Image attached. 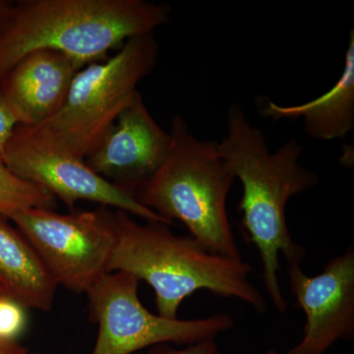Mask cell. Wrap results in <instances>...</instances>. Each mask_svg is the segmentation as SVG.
I'll list each match as a JSON object with an SVG mask.
<instances>
[{
	"instance_id": "17",
	"label": "cell",
	"mask_w": 354,
	"mask_h": 354,
	"mask_svg": "<svg viewBox=\"0 0 354 354\" xmlns=\"http://www.w3.org/2000/svg\"><path fill=\"white\" fill-rule=\"evenodd\" d=\"M153 354H221V351L216 339H206V341L189 344L180 349L162 348Z\"/></svg>"
},
{
	"instance_id": "12",
	"label": "cell",
	"mask_w": 354,
	"mask_h": 354,
	"mask_svg": "<svg viewBox=\"0 0 354 354\" xmlns=\"http://www.w3.org/2000/svg\"><path fill=\"white\" fill-rule=\"evenodd\" d=\"M261 114L274 121L302 118L305 132L319 141L346 138L354 127V30L349 32L344 72L329 91L297 106L268 101Z\"/></svg>"
},
{
	"instance_id": "18",
	"label": "cell",
	"mask_w": 354,
	"mask_h": 354,
	"mask_svg": "<svg viewBox=\"0 0 354 354\" xmlns=\"http://www.w3.org/2000/svg\"><path fill=\"white\" fill-rule=\"evenodd\" d=\"M27 348H24L17 341L0 339V354H29Z\"/></svg>"
},
{
	"instance_id": "21",
	"label": "cell",
	"mask_w": 354,
	"mask_h": 354,
	"mask_svg": "<svg viewBox=\"0 0 354 354\" xmlns=\"http://www.w3.org/2000/svg\"><path fill=\"white\" fill-rule=\"evenodd\" d=\"M3 295H6V297H7L6 292H4V291L2 290L1 288H0V297H3Z\"/></svg>"
},
{
	"instance_id": "1",
	"label": "cell",
	"mask_w": 354,
	"mask_h": 354,
	"mask_svg": "<svg viewBox=\"0 0 354 354\" xmlns=\"http://www.w3.org/2000/svg\"><path fill=\"white\" fill-rule=\"evenodd\" d=\"M216 146L242 184V225L259 251L265 290L274 308L285 314L288 302L279 283V255L290 266L301 265L306 256L304 247L291 236L286 206L291 198L316 186L320 177L300 164L304 147L297 138L271 152L264 133L251 124L239 104L228 109L227 134Z\"/></svg>"
},
{
	"instance_id": "16",
	"label": "cell",
	"mask_w": 354,
	"mask_h": 354,
	"mask_svg": "<svg viewBox=\"0 0 354 354\" xmlns=\"http://www.w3.org/2000/svg\"><path fill=\"white\" fill-rule=\"evenodd\" d=\"M18 125H19V121L16 118L10 104L0 91V156L1 157L7 143Z\"/></svg>"
},
{
	"instance_id": "15",
	"label": "cell",
	"mask_w": 354,
	"mask_h": 354,
	"mask_svg": "<svg viewBox=\"0 0 354 354\" xmlns=\"http://www.w3.org/2000/svg\"><path fill=\"white\" fill-rule=\"evenodd\" d=\"M27 324L26 308L12 298L0 297V339L17 341Z\"/></svg>"
},
{
	"instance_id": "11",
	"label": "cell",
	"mask_w": 354,
	"mask_h": 354,
	"mask_svg": "<svg viewBox=\"0 0 354 354\" xmlns=\"http://www.w3.org/2000/svg\"><path fill=\"white\" fill-rule=\"evenodd\" d=\"M80 69L64 53L35 50L7 72L0 80V91L19 125L39 127L62 108Z\"/></svg>"
},
{
	"instance_id": "2",
	"label": "cell",
	"mask_w": 354,
	"mask_h": 354,
	"mask_svg": "<svg viewBox=\"0 0 354 354\" xmlns=\"http://www.w3.org/2000/svg\"><path fill=\"white\" fill-rule=\"evenodd\" d=\"M167 3L148 0H21L0 29V80L35 50L64 53L81 68L106 60L128 39L171 20Z\"/></svg>"
},
{
	"instance_id": "14",
	"label": "cell",
	"mask_w": 354,
	"mask_h": 354,
	"mask_svg": "<svg viewBox=\"0 0 354 354\" xmlns=\"http://www.w3.org/2000/svg\"><path fill=\"white\" fill-rule=\"evenodd\" d=\"M57 201L44 188L16 176L0 156V216L10 221L26 209H55Z\"/></svg>"
},
{
	"instance_id": "5",
	"label": "cell",
	"mask_w": 354,
	"mask_h": 354,
	"mask_svg": "<svg viewBox=\"0 0 354 354\" xmlns=\"http://www.w3.org/2000/svg\"><path fill=\"white\" fill-rule=\"evenodd\" d=\"M158 55L155 35L128 39L113 57L79 70L59 111L29 128L53 145L85 158L129 106L139 83L155 69Z\"/></svg>"
},
{
	"instance_id": "19",
	"label": "cell",
	"mask_w": 354,
	"mask_h": 354,
	"mask_svg": "<svg viewBox=\"0 0 354 354\" xmlns=\"http://www.w3.org/2000/svg\"><path fill=\"white\" fill-rule=\"evenodd\" d=\"M11 6H12V2L7 1V0H0V29H1L7 15H8Z\"/></svg>"
},
{
	"instance_id": "20",
	"label": "cell",
	"mask_w": 354,
	"mask_h": 354,
	"mask_svg": "<svg viewBox=\"0 0 354 354\" xmlns=\"http://www.w3.org/2000/svg\"><path fill=\"white\" fill-rule=\"evenodd\" d=\"M260 354H281V353H279L278 351H274V349H270V351H265V353H262ZM286 354H292V353H290V351H288V353Z\"/></svg>"
},
{
	"instance_id": "4",
	"label": "cell",
	"mask_w": 354,
	"mask_h": 354,
	"mask_svg": "<svg viewBox=\"0 0 354 354\" xmlns=\"http://www.w3.org/2000/svg\"><path fill=\"white\" fill-rule=\"evenodd\" d=\"M169 134L167 158L136 191L137 199L165 220L181 221L209 252L242 260L227 208L235 177L216 142L197 138L179 114L171 121Z\"/></svg>"
},
{
	"instance_id": "3",
	"label": "cell",
	"mask_w": 354,
	"mask_h": 354,
	"mask_svg": "<svg viewBox=\"0 0 354 354\" xmlns=\"http://www.w3.org/2000/svg\"><path fill=\"white\" fill-rule=\"evenodd\" d=\"M115 241L109 272H124L155 291L158 314L177 319L184 300L198 290L235 298L258 313L267 302L250 281L252 267L209 252L190 235H176L158 221L140 223L125 212H111Z\"/></svg>"
},
{
	"instance_id": "8",
	"label": "cell",
	"mask_w": 354,
	"mask_h": 354,
	"mask_svg": "<svg viewBox=\"0 0 354 354\" xmlns=\"http://www.w3.org/2000/svg\"><path fill=\"white\" fill-rule=\"evenodd\" d=\"M2 158L16 176L44 188L71 212H75L77 203L88 201L146 221L174 225L143 206L135 191L109 183L85 158L53 145L24 125L15 128Z\"/></svg>"
},
{
	"instance_id": "6",
	"label": "cell",
	"mask_w": 354,
	"mask_h": 354,
	"mask_svg": "<svg viewBox=\"0 0 354 354\" xmlns=\"http://www.w3.org/2000/svg\"><path fill=\"white\" fill-rule=\"evenodd\" d=\"M140 281L124 272H109L86 295L99 334L91 354H132L157 344H189L216 339L232 330L234 321L228 314L181 320L153 314L138 295Z\"/></svg>"
},
{
	"instance_id": "22",
	"label": "cell",
	"mask_w": 354,
	"mask_h": 354,
	"mask_svg": "<svg viewBox=\"0 0 354 354\" xmlns=\"http://www.w3.org/2000/svg\"><path fill=\"white\" fill-rule=\"evenodd\" d=\"M29 354H44V353H29Z\"/></svg>"
},
{
	"instance_id": "10",
	"label": "cell",
	"mask_w": 354,
	"mask_h": 354,
	"mask_svg": "<svg viewBox=\"0 0 354 354\" xmlns=\"http://www.w3.org/2000/svg\"><path fill=\"white\" fill-rule=\"evenodd\" d=\"M139 92L87 157V164L109 183L136 191L152 178L171 148Z\"/></svg>"
},
{
	"instance_id": "9",
	"label": "cell",
	"mask_w": 354,
	"mask_h": 354,
	"mask_svg": "<svg viewBox=\"0 0 354 354\" xmlns=\"http://www.w3.org/2000/svg\"><path fill=\"white\" fill-rule=\"evenodd\" d=\"M290 291L306 315L304 337L292 354H324L354 337V250L333 258L316 276L288 267Z\"/></svg>"
},
{
	"instance_id": "13",
	"label": "cell",
	"mask_w": 354,
	"mask_h": 354,
	"mask_svg": "<svg viewBox=\"0 0 354 354\" xmlns=\"http://www.w3.org/2000/svg\"><path fill=\"white\" fill-rule=\"evenodd\" d=\"M0 288L26 309L48 312L57 285L24 234L0 216Z\"/></svg>"
},
{
	"instance_id": "7",
	"label": "cell",
	"mask_w": 354,
	"mask_h": 354,
	"mask_svg": "<svg viewBox=\"0 0 354 354\" xmlns=\"http://www.w3.org/2000/svg\"><path fill=\"white\" fill-rule=\"evenodd\" d=\"M109 209L69 214L30 209L10 221L34 247L57 286L87 293L109 272L115 241Z\"/></svg>"
}]
</instances>
